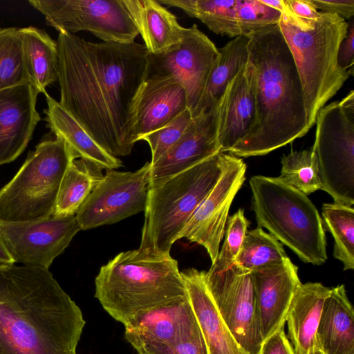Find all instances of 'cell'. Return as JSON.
Here are the masks:
<instances>
[{"instance_id":"obj_1","label":"cell","mask_w":354,"mask_h":354,"mask_svg":"<svg viewBox=\"0 0 354 354\" xmlns=\"http://www.w3.org/2000/svg\"><path fill=\"white\" fill-rule=\"evenodd\" d=\"M59 104L107 152L128 156L131 105L147 78L149 52L136 42H91L59 32Z\"/></svg>"},{"instance_id":"obj_2","label":"cell","mask_w":354,"mask_h":354,"mask_svg":"<svg viewBox=\"0 0 354 354\" xmlns=\"http://www.w3.org/2000/svg\"><path fill=\"white\" fill-rule=\"evenodd\" d=\"M85 324L49 270H0V354H77Z\"/></svg>"},{"instance_id":"obj_3","label":"cell","mask_w":354,"mask_h":354,"mask_svg":"<svg viewBox=\"0 0 354 354\" xmlns=\"http://www.w3.org/2000/svg\"><path fill=\"white\" fill-rule=\"evenodd\" d=\"M247 37L256 118L247 136L229 151L243 158L268 154L309 131L300 77L279 25Z\"/></svg>"},{"instance_id":"obj_4","label":"cell","mask_w":354,"mask_h":354,"mask_svg":"<svg viewBox=\"0 0 354 354\" xmlns=\"http://www.w3.org/2000/svg\"><path fill=\"white\" fill-rule=\"evenodd\" d=\"M95 297L124 326L139 313L187 295L178 262L169 254L122 252L100 268Z\"/></svg>"},{"instance_id":"obj_5","label":"cell","mask_w":354,"mask_h":354,"mask_svg":"<svg viewBox=\"0 0 354 354\" xmlns=\"http://www.w3.org/2000/svg\"><path fill=\"white\" fill-rule=\"evenodd\" d=\"M278 25L300 77L310 129L320 109L351 75L339 67L337 59L348 23L335 13L323 12L315 19H302L290 10L281 14Z\"/></svg>"},{"instance_id":"obj_6","label":"cell","mask_w":354,"mask_h":354,"mask_svg":"<svg viewBox=\"0 0 354 354\" xmlns=\"http://www.w3.org/2000/svg\"><path fill=\"white\" fill-rule=\"evenodd\" d=\"M225 153L219 152L168 179L149 185L138 250L169 254L172 245L218 181Z\"/></svg>"},{"instance_id":"obj_7","label":"cell","mask_w":354,"mask_h":354,"mask_svg":"<svg viewBox=\"0 0 354 354\" xmlns=\"http://www.w3.org/2000/svg\"><path fill=\"white\" fill-rule=\"evenodd\" d=\"M258 227H265L305 263L327 260L326 240L319 213L308 197L279 177L250 180Z\"/></svg>"},{"instance_id":"obj_8","label":"cell","mask_w":354,"mask_h":354,"mask_svg":"<svg viewBox=\"0 0 354 354\" xmlns=\"http://www.w3.org/2000/svg\"><path fill=\"white\" fill-rule=\"evenodd\" d=\"M75 159L59 138L39 142L0 189V222H24L53 215L62 180Z\"/></svg>"},{"instance_id":"obj_9","label":"cell","mask_w":354,"mask_h":354,"mask_svg":"<svg viewBox=\"0 0 354 354\" xmlns=\"http://www.w3.org/2000/svg\"><path fill=\"white\" fill-rule=\"evenodd\" d=\"M313 153L322 190L334 203L354 204V91L317 113Z\"/></svg>"},{"instance_id":"obj_10","label":"cell","mask_w":354,"mask_h":354,"mask_svg":"<svg viewBox=\"0 0 354 354\" xmlns=\"http://www.w3.org/2000/svg\"><path fill=\"white\" fill-rule=\"evenodd\" d=\"M59 32L88 31L104 42L132 43L138 29L122 0H30Z\"/></svg>"},{"instance_id":"obj_11","label":"cell","mask_w":354,"mask_h":354,"mask_svg":"<svg viewBox=\"0 0 354 354\" xmlns=\"http://www.w3.org/2000/svg\"><path fill=\"white\" fill-rule=\"evenodd\" d=\"M208 289L223 322L247 354H259L263 342L251 272L236 263L205 272Z\"/></svg>"},{"instance_id":"obj_12","label":"cell","mask_w":354,"mask_h":354,"mask_svg":"<svg viewBox=\"0 0 354 354\" xmlns=\"http://www.w3.org/2000/svg\"><path fill=\"white\" fill-rule=\"evenodd\" d=\"M150 167L147 162L133 172L108 170L75 214L81 230L115 223L145 211Z\"/></svg>"},{"instance_id":"obj_13","label":"cell","mask_w":354,"mask_h":354,"mask_svg":"<svg viewBox=\"0 0 354 354\" xmlns=\"http://www.w3.org/2000/svg\"><path fill=\"white\" fill-rule=\"evenodd\" d=\"M80 230L76 215L0 222V232L15 263L46 270Z\"/></svg>"},{"instance_id":"obj_14","label":"cell","mask_w":354,"mask_h":354,"mask_svg":"<svg viewBox=\"0 0 354 354\" xmlns=\"http://www.w3.org/2000/svg\"><path fill=\"white\" fill-rule=\"evenodd\" d=\"M218 48L197 27L185 28L181 42L169 51L149 53L147 77L171 75L183 86L191 113L202 95Z\"/></svg>"},{"instance_id":"obj_15","label":"cell","mask_w":354,"mask_h":354,"mask_svg":"<svg viewBox=\"0 0 354 354\" xmlns=\"http://www.w3.org/2000/svg\"><path fill=\"white\" fill-rule=\"evenodd\" d=\"M246 165L239 157L225 153L221 176L178 236L203 246L213 263L225 234L230 205L241 187Z\"/></svg>"},{"instance_id":"obj_16","label":"cell","mask_w":354,"mask_h":354,"mask_svg":"<svg viewBox=\"0 0 354 354\" xmlns=\"http://www.w3.org/2000/svg\"><path fill=\"white\" fill-rule=\"evenodd\" d=\"M124 328L126 340L138 354H157L203 336L188 295L138 314Z\"/></svg>"},{"instance_id":"obj_17","label":"cell","mask_w":354,"mask_h":354,"mask_svg":"<svg viewBox=\"0 0 354 354\" xmlns=\"http://www.w3.org/2000/svg\"><path fill=\"white\" fill-rule=\"evenodd\" d=\"M188 109L186 91L174 77L152 76L140 85L130 113L132 142L166 125Z\"/></svg>"},{"instance_id":"obj_18","label":"cell","mask_w":354,"mask_h":354,"mask_svg":"<svg viewBox=\"0 0 354 354\" xmlns=\"http://www.w3.org/2000/svg\"><path fill=\"white\" fill-rule=\"evenodd\" d=\"M221 99L212 109L193 118L180 139L156 162L150 163L149 185L168 179L221 152L218 126Z\"/></svg>"},{"instance_id":"obj_19","label":"cell","mask_w":354,"mask_h":354,"mask_svg":"<svg viewBox=\"0 0 354 354\" xmlns=\"http://www.w3.org/2000/svg\"><path fill=\"white\" fill-rule=\"evenodd\" d=\"M39 93L30 83L0 91V165L15 160L32 138L41 120Z\"/></svg>"},{"instance_id":"obj_20","label":"cell","mask_w":354,"mask_h":354,"mask_svg":"<svg viewBox=\"0 0 354 354\" xmlns=\"http://www.w3.org/2000/svg\"><path fill=\"white\" fill-rule=\"evenodd\" d=\"M263 341L284 326L294 295L301 283L298 268L290 259L251 272Z\"/></svg>"},{"instance_id":"obj_21","label":"cell","mask_w":354,"mask_h":354,"mask_svg":"<svg viewBox=\"0 0 354 354\" xmlns=\"http://www.w3.org/2000/svg\"><path fill=\"white\" fill-rule=\"evenodd\" d=\"M255 118L254 78L247 63L228 84L221 99L218 126L220 151L229 152L243 140Z\"/></svg>"},{"instance_id":"obj_22","label":"cell","mask_w":354,"mask_h":354,"mask_svg":"<svg viewBox=\"0 0 354 354\" xmlns=\"http://www.w3.org/2000/svg\"><path fill=\"white\" fill-rule=\"evenodd\" d=\"M208 354H247L227 328L208 289L205 271L180 272Z\"/></svg>"},{"instance_id":"obj_23","label":"cell","mask_w":354,"mask_h":354,"mask_svg":"<svg viewBox=\"0 0 354 354\" xmlns=\"http://www.w3.org/2000/svg\"><path fill=\"white\" fill-rule=\"evenodd\" d=\"M44 94L47 127L55 137L66 143L75 159L88 160L102 169L113 170L122 167V161L102 148L59 102L47 93Z\"/></svg>"},{"instance_id":"obj_24","label":"cell","mask_w":354,"mask_h":354,"mask_svg":"<svg viewBox=\"0 0 354 354\" xmlns=\"http://www.w3.org/2000/svg\"><path fill=\"white\" fill-rule=\"evenodd\" d=\"M122 1L149 53H166L181 42L185 28L158 1Z\"/></svg>"},{"instance_id":"obj_25","label":"cell","mask_w":354,"mask_h":354,"mask_svg":"<svg viewBox=\"0 0 354 354\" xmlns=\"http://www.w3.org/2000/svg\"><path fill=\"white\" fill-rule=\"evenodd\" d=\"M330 289L317 282L301 283L297 288L286 319L288 338L296 354H307L313 345Z\"/></svg>"},{"instance_id":"obj_26","label":"cell","mask_w":354,"mask_h":354,"mask_svg":"<svg viewBox=\"0 0 354 354\" xmlns=\"http://www.w3.org/2000/svg\"><path fill=\"white\" fill-rule=\"evenodd\" d=\"M316 337L324 354H354V310L344 284L330 289Z\"/></svg>"},{"instance_id":"obj_27","label":"cell","mask_w":354,"mask_h":354,"mask_svg":"<svg viewBox=\"0 0 354 354\" xmlns=\"http://www.w3.org/2000/svg\"><path fill=\"white\" fill-rule=\"evenodd\" d=\"M248 43L247 36L239 35L218 48V55L212 66L201 99L192 113V118L220 102L228 84L248 63Z\"/></svg>"},{"instance_id":"obj_28","label":"cell","mask_w":354,"mask_h":354,"mask_svg":"<svg viewBox=\"0 0 354 354\" xmlns=\"http://www.w3.org/2000/svg\"><path fill=\"white\" fill-rule=\"evenodd\" d=\"M19 30L29 83L39 93H46V86L57 81V41L45 30L34 26L19 28Z\"/></svg>"},{"instance_id":"obj_29","label":"cell","mask_w":354,"mask_h":354,"mask_svg":"<svg viewBox=\"0 0 354 354\" xmlns=\"http://www.w3.org/2000/svg\"><path fill=\"white\" fill-rule=\"evenodd\" d=\"M104 175L102 169L84 160L75 159L68 167L57 196L53 215H75Z\"/></svg>"},{"instance_id":"obj_30","label":"cell","mask_w":354,"mask_h":354,"mask_svg":"<svg viewBox=\"0 0 354 354\" xmlns=\"http://www.w3.org/2000/svg\"><path fill=\"white\" fill-rule=\"evenodd\" d=\"M162 5L176 7L190 17L203 22L219 35L234 38L240 35L236 19V0H158Z\"/></svg>"},{"instance_id":"obj_31","label":"cell","mask_w":354,"mask_h":354,"mask_svg":"<svg viewBox=\"0 0 354 354\" xmlns=\"http://www.w3.org/2000/svg\"><path fill=\"white\" fill-rule=\"evenodd\" d=\"M288 259L282 243L257 227L247 232L235 263L253 272L281 263Z\"/></svg>"},{"instance_id":"obj_32","label":"cell","mask_w":354,"mask_h":354,"mask_svg":"<svg viewBox=\"0 0 354 354\" xmlns=\"http://www.w3.org/2000/svg\"><path fill=\"white\" fill-rule=\"evenodd\" d=\"M322 223L335 241L333 255L344 265V270L354 269V209L339 203H324Z\"/></svg>"},{"instance_id":"obj_33","label":"cell","mask_w":354,"mask_h":354,"mask_svg":"<svg viewBox=\"0 0 354 354\" xmlns=\"http://www.w3.org/2000/svg\"><path fill=\"white\" fill-rule=\"evenodd\" d=\"M29 83L19 28H0V91Z\"/></svg>"},{"instance_id":"obj_34","label":"cell","mask_w":354,"mask_h":354,"mask_svg":"<svg viewBox=\"0 0 354 354\" xmlns=\"http://www.w3.org/2000/svg\"><path fill=\"white\" fill-rule=\"evenodd\" d=\"M281 163L279 178L284 183L306 196L321 189L318 165L312 149L284 154Z\"/></svg>"},{"instance_id":"obj_35","label":"cell","mask_w":354,"mask_h":354,"mask_svg":"<svg viewBox=\"0 0 354 354\" xmlns=\"http://www.w3.org/2000/svg\"><path fill=\"white\" fill-rule=\"evenodd\" d=\"M235 14L240 35L248 36L262 28L277 25L281 14L259 0H236Z\"/></svg>"},{"instance_id":"obj_36","label":"cell","mask_w":354,"mask_h":354,"mask_svg":"<svg viewBox=\"0 0 354 354\" xmlns=\"http://www.w3.org/2000/svg\"><path fill=\"white\" fill-rule=\"evenodd\" d=\"M248 225L249 221L245 218L243 209H239L227 218L224 242L216 261L212 263L209 269L221 271L227 269L235 263Z\"/></svg>"},{"instance_id":"obj_37","label":"cell","mask_w":354,"mask_h":354,"mask_svg":"<svg viewBox=\"0 0 354 354\" xmlns=\"http://www.w3.org/2000/svg\"><path fill=\"white\" fill-rule=\"evenodd\" d=\"M193 118L189 109L162 127L144 136L151 153V164L162 157L183 136Z\"/></svg>"},{"instance_id":"obj_38","label":"cell","mask_w":354,"mask_h":354,"mask_svg":"<svg viewBox=\"0 0 354 354\" xmlns=\"http://www.w3.org/2000/svg\"><path fill=\"white\" fill-rule=\"evenodd\" d=\"M337 64L339 68L353 74L354 64V21L351 18L348 23L345 37L339 44L337 53Z\"/></svg>"},{"instance_id":"obj_39","label":"cell","mask_w":354,"mask_h":354,"mask_svg":"<svg viewBox=\"0 0 354 354\" xmlns=\"http://www.w3.org/2000/svg\"><path fill=\"white\" fill-rule=\"evenodd\" d=\"M259 354H296L285 333L284 326L263 341Z\"/></svg>"},{"instance_id":"obj_40","label":"cell","mask_w":354,"mask_h":354,"mask_svg":"<svg viewBox=\"0 0 354 354\" xmlns=\"http://www.w3.org/2000/svg\"><path fill=\"white\" fill-rule=\"evenodd\" d=\"M317 10L351 19L354 15V0H310Z\"/></svg>"},{"instance_id":"obj_41","label":"cell","mask_w":354,"mask_h":354,"mask_svg":"<svg viewBox=\"0 0 354 354\" xmlns=\"http://www.w3.org/2000/svg\"><path fill=\"white\" fill-rule=\"evenodd\" d=\"M157 354H208L203 337L190 339Z\"/></svg>"},{"instance_id":"obj_42","label":"cell","mask_w":354,"mask_h":354,"mask_svg":"<svg viewBox=\"0 0 354 354\" xmlns=\"http://www.w3.org/2000/svg\"><path fill=\"white\" fill-rule=\"evenodd\" d=\"M286 1L290 11L300 19L313 20L317 18L320 14L310 0Z\"/></svg>"},{"instance_id":"obj_43","label":"cell","mask_w":354,"mask_h":354,"mask_svg":"<svg viewBox=\"0 0 354 354\" xmlns=\"http://www.w3.org/2000/svg\"><path fill=\"white\" fill-rule=\"evenodd\" d=\"M15 263L0 232V270L6 268Z\"/></svg>"},{"instance_id":"obj_44","label":"cell","mask_w":354,"mask_h":354,"mask_svg":"<svg viewBox=\"0 0 354 354\" xmlns=\"http://www.w3.org/2000/svg\"><path fill=\"white\" fill-rule=\"evenodd\" d=\"M265 5L279 11L281 14L288 12L290 8L286 0H259Z\"/></svg>"},{"instance_id":"obj_45","label":"cell","mask_w":354,"mask_h":354,"mask_svg":"<svg viewBox=\"0 0 354 354\" xmlns=\"http://www.w3.org/2000/svg\"><path fill=\"white\" fill-rule=\"evenodd\" d=\"M307 354H324L317 337H315L313 345L310 348Z\"/></svg>"}]
</instances>
